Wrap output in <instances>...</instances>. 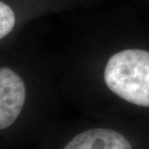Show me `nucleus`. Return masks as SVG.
Listing matches in <instances>:
<instances>
[{
    "instance_id": "obj_2",
    "label": "nucleus",
    "mask_w": 149,
    "mask_h": 149,
    "mask_svg": "<svg viewBox=\"0 0 149 149\" xmlns=\"http://www.w3.org/2000/svg\"><path fill=\"white\" fill-rule=\"evenodd\" d=\"M25 99L26 88L20 76L9 68H0V131L14 124Z\"/></svg>"
},
{
    "instance_id": "obj_4",
    "label": "nucleus",
    "mask_w": 149,
    "mask_h": 149,
    "mask_svg": "<svg viewBox=\"0 0 149 149\" xmlns=\"http://www.w3.org/2000/svg\"><path fill=\"white\" fill-rule=\"evenodd\" d=\"M15 24V15L13 9L0 1V40L12 32Z\"/></svg>"
},
{
    "instance_id": "obj_1",
    "label": "nucleus",
    "mask_w": 149,
    "mask_h": 149,
    "mask_svg": "<svg viewBox=\"0 0 149 149\" xmlns=\"http://www.w3.org/2000/svg\"><path fill=\"white\" fill-rule=\"evenodd\" d=\"M104 80L117 96L149 107V52L127 49L116 53L107 63Z\"/></svg>"
},
{
    "instance_id": "obj_3",
    "label": "nucleus",
    "mask_w": 149,
    "mask_h": 149,
    "mask_svg": "<svg viewBox=\"0 0 149 149\" xmlns=\"http://www.w3.org/2000/svg\"><path fill=\"white\" fill-rule=\"evenodd\" d=\"M64 149H132L128 139L110 129H91L71 139Z\"/></svg>"
}]
</instances>
